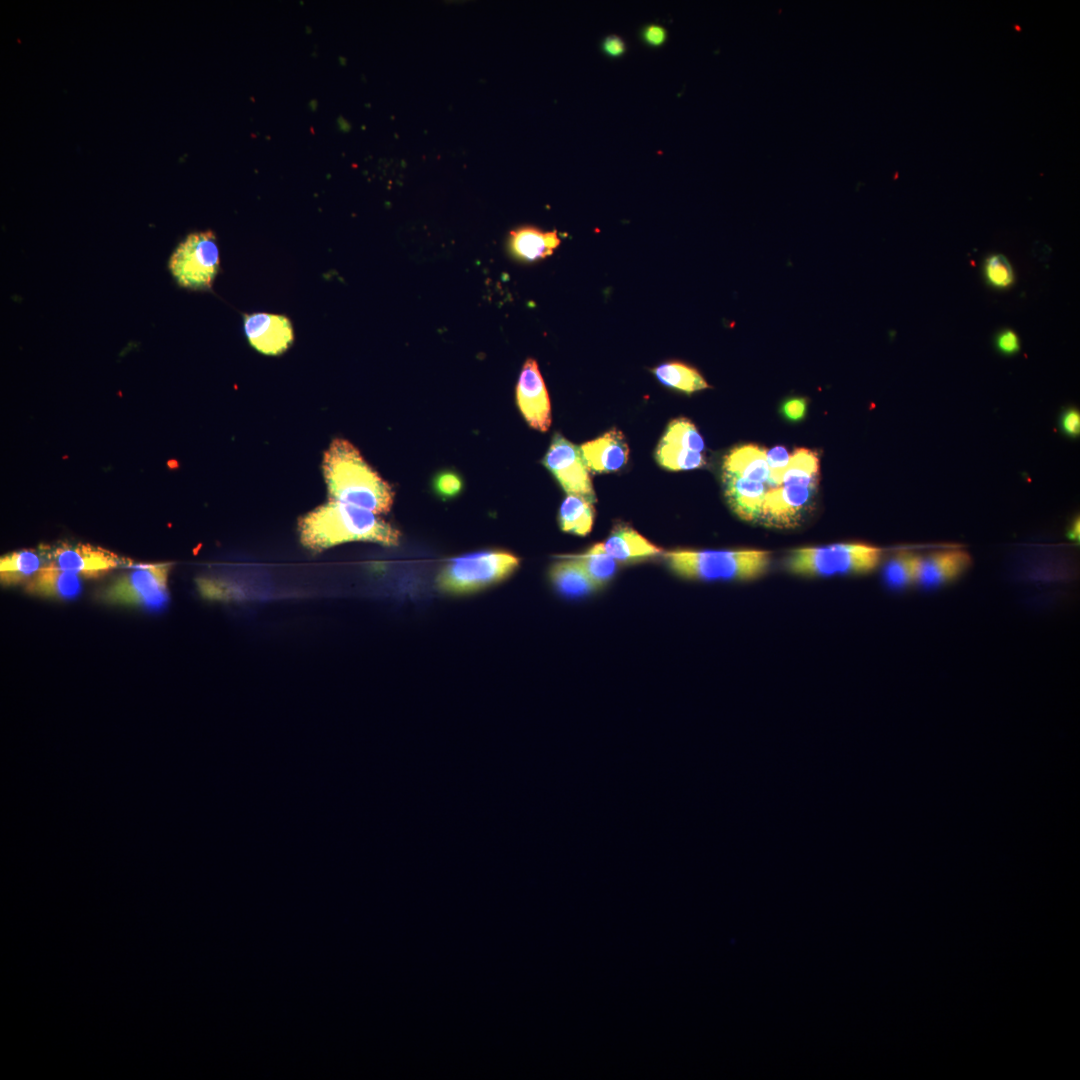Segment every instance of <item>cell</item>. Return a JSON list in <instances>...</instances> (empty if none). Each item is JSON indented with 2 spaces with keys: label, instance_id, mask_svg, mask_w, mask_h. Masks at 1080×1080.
I'll return each instance as SVG.
<instances>
[{
  "label": "cell",
  "instance_id": "34",
  "mask_svg": "<svg viewBox=\"0 0 1080 1080\" xmlns=\"http://www.w3.org/2000/svg\"><path fill=\"white\" fill-rule=\"evenodd\" d=\"M1061 430L1070 437H1076L1080 433V413L1075 408L1067 409L1060 419Z\"/></svg>",
  "mask_w": 1080,
  "mask_h": 1080
},
{
  "label": "cell",
  "instance_id": "5",
  "mask_svg": "<svg viewBox=\"0 0 1080 1080\" xmlns=\"http://www.w3.org/2000/svg\"><path fill=\"white\" fill-rule=\"evenodd\" d=\"M520 561L503 550H483L450 559L436 577L437 588L450 595L482 591L511 576Z\"/></svg>",
  "mask_w": 1080,
  "mask_h": 1080
},
{
  "label": "cell",
  "instance_id": "3",
  "mask_svg": "<svg viewBox=\"0 0 1080 1080\" xmlns=\"http://www.w3.org/2000/svg\"><path fill=\"white\" fill-rule=\"evenodd\" d=\"M677 576L701 581H751L764 576L771 553L764 550H673L663 553Z\"/></svg>",
  "mask_w": 1080,
  "mask_h": 1080
},
{
  "label": "cell",
  "instance_id": "32",
  "mask_svg": "<svg viewBox=\"0 0 1080 1080\" xmlns=\"http://www.w3.org/2000/svg\"><path fill=\"white\" fill-rule=\"evenodd\" d=\"M668 33L665 27L659 24H648L641 30L642 41L650 47H660L665 44Z\"/></svg>",
  "mask_w": 1080,
  "mask_h": 1080
},
{
  "label": "cell",
  "instance_id": "24",
  "mask_svg": "<svg viewBox=\"0 0 1080 1080\" xmlns=\"http://www.w3.org/2000/svg\"><path fill=\"white\" fill-rule=\"evenodd\" d=\"M593 503L584 497L567 495L559 509L561 530L578 536L588 535L594 522Z\"/></svg>",
  "mask_w": 1080,
  "mask_h": 1080
},
{
  "label": "cell",
  "instance_id": "25",
  "mask_svg": "<svg viewBox=\"0 0 1080 1080\" xmlns=\"http://www.w3.org/2000/svg\"><path fill=\"white\" fill-rule=\"evenodd\" d=\"M818 473L819 458L817 453L799 448L789 456L782 483L801 487H816Z\"/></svg>",
  "mask_w": 1080,
  "mask_h": 1080
},
{
  "label": "cell",
  "instance_id": "9",
  "mask_svg": "<svg viewBox=\"0 0 1080 1080\" xmlns=\"http://www.w3.org/2000/svg\"><path fill=\"white\" fill-rule=\"evenodd\" d=\"M704 449V440L696 426L687 418H677L667 426L655 458L667 470H692L706 464Z\"/></svg>",
  "mask_w": 1080,
  "mask_h": 1080
},
{
  "label": "cell",
  "instance_id": "11",
  "mask_svg": "<svg viewBox=\"0 0 1080 1080\" xmlns=\"http://www.w3.org/2000/svg\"><path fill=\"white\" fill-rule=\"evenodd\" d=\"M517 406L532 428L546 432L551 425V404L537 362L528 358L516 385Z\"/></svg>",
  "mask_w": 1080,
  "mask_h": 1080
},
{
  "label": "cell",
  "instance_id": "19",
  "mask_svg": "<svg viewBox=\"0 0 1080 1080\" xmlns=\"http://www.w3.org/2000/svg\"><path fill=\"white\" fill-rule=\"evenodd\" d=\"M557 231L544 232L534 227H521L510 232L509 247L514 257L533 262L551 255L559 246Z\"/></svg>",
  "mask_w": 1080,
  "mask_h": 1080
},
{
  "label": "cell",
  "instance_id": "21",
  "mask_svg": "<svg viewBox=\"0 0 1080 1080\" xmlns=\"http://www.w3.org/2000/svg\"><path fill=\"white\" fill-rule=\"evenodd\" d=\"M723 471L752 481L766 482L769 476L767 452L756 445L736 447L725 456Z\"/></svg>",
  "mask_w": 1080,
  "mask_h": 1080
},
{
  "label": "cell",
  "instance_id": "4",
  "mask_svg": "<svg viewBox=\"0 0 1080 1080\" xmlns=\"http://www.w3.org/2000/svg\"><path fill=\"white\" fill-rule=\"evenodd\" d=\"M882 550L864 543H837L792 550L784 561L788 572L803 577L865 575L874 571Z\"/></svg>",
  "mask_w": 1080,
  "mask_h": 1080
},
{
  "label": "cell",
  "instance_id": "15",
  "mask_svg": "<svg viewBox=\"0 0 1080 1080\" xmlns=\"http://www.w3.org/2000/svg\"><path fill=\"white\" fill-rule=\"evenodd\" d=\"M589 471L608 473L620 470L627 462L629 449L621 431L609 430L580 446Z\"/></svg>",
  "mask_w": 1080,
  "mask_h": 1080
},
{
  "label": "cell",
  "instance_id": "29",
  "mask_svg": "<svg viewBox=\"0 0 1080 1080\" xmlns=\"http://www.w3.org/2000/svg\"><path fill=\"white\" fill-rule=\"evenodd\" d=\"M988 281L996 287H1006L1012 283L1013 272L1008 260L1003 255H992L986 263Z\"/></svg>",
  "mask_w": 1080,
  "mask_h": 1080
},
{
  "label": "cell",
  "instance_id": "27",
  "mask_svg": "<svg viewBox=\"0 0 1080 1080\" xmlns=\"http://www.w3.org/2000/svg\"><path fill=\"white\" fill-rule=\"evenodd\" d=\"M920 556L909 551L898 552L884 565L885 583L893 589H904L916 583Z\"/></svg>",
  "mask_w": 1080,
  "mask_h": 1080
},
{
  "label": "cell",
  "instance_id": "2",
  "mask_svg": "<svg viewBox=\"0 0 1080 1080\" xmlns=\"http://www.w3.org/2000/svg\"><path fill=\"white\" fill-rule=\"evenodd\" d=\"M298 530L301 543L313 551L352 541L396 546L400 538V532L375 513L334 501L302 516Z\"/></svg>",
  "mask_w": 1080,
  "mask_h": 1080
},
{
  "label": "cell",
  "instance_id": "35",
  "mask_svg": "<svg viewBox=\"0 0 1080 1080\" xmlns=\"http://www.w3.org/2000/svg\"><path fill=\"white\" fill-rule=\"evenodd\" d=\"M997 347L1005 354H1013L1020 348L1019 339L1013 331L1005 330L997 337Z\"/></svg>",
  "mask_w": 1080,
  "mask_h": 1080
},
{
  "label": "cell",
  "instance_id": "31",
  "mask_svg": "<svg viewBox=\"0 0 1080 1080\" xmlns=\"http://www.w3.org/2000/svg\"><path fill=\"white\" fill-rule=\"evenodd\" d=\"M807 403V400L803 397L786 399L781 405V412L788 420L799 421L805 416Z\"/></svg>",
  "mask_w": 1080,
  "mask_h": 1080
},
{
  "label": "cell",
  "instance_id": "7",
  "mask_svg": "<svg viewBox=\"0 0 1080 1080\" xmlns=\"http://www.w3.org/2000/svg\"><path fill=\"white\" fill-rule=\"evenodd\" d=\"M169 570L168 564L135 568L111 583L103 591L102 599L111 604L160 610L169 601Z\"/></svg>",
  "mask_w": 1080,
  "mask_h": 1080
},
{
  "label": "cell",
  "instance_id": "14",
  "mask_svg": "<svg viewBox=\"0 0 1080 1080\" xmlns=\"http://www.w3.org/2000/svg\"><path fill=\"white\" fill-rule=\"evenodd\" d=\"M970 554L962 548H944L920 556L916 583L926 588L950 584L971 566Z\"/></svg>",
  "mask_w": 1080,
  "mask_h": 1080
},
{
  "label": "cell",
  "instance_id": "23",
  "mask_svg": "<svg viewBox=\"0 0 1080 1080\" xmlns=\"http://www.w3.org/2000/svg\"><path fill=\"white\" fill-rule=\"evenodd\" d=\"M651 371L664 386L686 394L710 387L696 368L682 362H666L654 367Z\"/></svg>",
  "mask_w": 1080,
  "mask_h": 1080
},
{
  "label": "cell",
  "instance_id": "13",
  "mask_svg": "<svg viewBox=\"0 0 1080 1080\" xmlns=\"http://www.w3.org/2000/svg\"><path fill=\"white\" fill-rule=\"evenodd\" d=\"M244 331L251 346L265 355H279L293 343L290 320L283 315L253 313L244 317Z\"/></svg>",
  "mask_w": 1080,
  "mask_h": 1080
},
{
  "label": "cell",
  "instance_id": "6",
  "mask_svg": "<svg viewBox=\"0 0 1080 1080\" xmlns=\"http://www.w3.org/2000/svg\"><path fill=\"white\" fill-rule=\"evenodd\" d=\"M219 265V250L212 231L187 235L168 262V268L178 285L192 290L211 288Z\"/></svg>",
  "mask_w": 1080,
  "mask_h": 1080
},
{
  "label": "cell",
  "instance_id": "22",
  "mask_svg": "<svg viewBox=\"0 0 1080 1080\" xmlns=\"http://www.w3.org/2000/svg\"><path fill=\"white\" fill-rule=\"evenodd\" d=\"M49 563L47 551L21 550L9 553L0 560V579L4 585L28 582Z\"/></svg>",
  "mask_w": 1080,
  "mask_h": 1080
},
{
  "label": "cell",
  "instance_id": "33",
  "mask_svg": "<svg viewBox=\"0 0 1080 1080\" xmlns=\"http://www.w3.org/2000/svg\"><path fill=\"white\" fill-rule=\"evenodd\" d=\"M626 49V43L619 35H608L601 42L602 52L610 58L623 56Z\"/></svg>",
  "mask_w": 1080,
  "mask_h": 1080
},
{
  "label": "cell",
  "instance_id": "8",
  "mask_svg": "<svg viewBox=\"0 0 1080 1080\" xmlns=\"http://www.w3.org/2000/svg\"><path fill=\"white\" fill-rule=\"evenodd\" d=\"M568 495L596 501L589 469L580 447L555 433L542 461Z\"/></svg>",
  "mask_w": 1080,
  "mask_h": 1080
},
{
  "label": "cell",
  "instance_id": "20",
  "mask_svg": "<svg viewBox=\"0 0 1080 1080\" xmlns=\"http://www.w3.org/2000/svg\"><path fill=\"white\" fill-rule=\"evenodd\" d=\"M549 578L554 589L567 598L583 597L598 589L571 556L554 562L549 570Z\"/></svg>",
  "mask_w": 1080,
  "mask_h": 1080
},
{
  "label": "cell",
  "instance_id": "26",
  "mask_svg": "<svg viewBox=\"0 0 1080 1080\" xmlns=\"http://www.w3.org/2000/svg\"><path fill=\"white\" fill-rule=\"evenodd\" d=\"M598 589L607 584L617 571V561L609 556L602 543H596L585 553L571 555Z\"/></svg>",
  "mask_w": 1080,
  "mask_h": 1080
},
{
  "label": "cell",
  "instance_id": "18",
  "mask_svg": "<svg viewBox=\"0 0 1080 1080\" xmlns=\"http://www.w3.org/2000/svg\"><path fill=\"white\" fill-rule=\"evenodd\" d=\"M26 590L39 596L70 600L81 593V577L48 563L26 582Z\"/></svg>",
  "mask_w": 1080,
  "mask_h": 1080
},
{
  "label": "cell",
  "instance_id": "12",
  "mask_svg": "<svg viewBox=\"0 0 1080 1080\" xmlns=\"http://www.w3.org/2000/svg\"><path fill=\"white\" fill-rule=\"evenodd\" d=\"M814 489L794 485L772 487L765 494L759 521L779 529L796 527L810 505Z\"/></svg>",
  "mask_w": 1080,
  "mask_h": 1080
},
{
  "label": "cell",
  "instance_id": "17",
  "mask_svg": "<svg viewBox=\"0 0 1080 1080\" xmlns=\"http://www.w3.org/2000/svg\"><path fill=\"white\" fill-rule=\"evenodd\" d=\"M602 545L609 556L622 563L642 561L663 553L662 549L626 524L615 526Z\"/></svg>",
  "mask_w": 1080,
  "mask_h": 1080
},
{
  "label": "cell",
  "instance_id": "28",
  "mask_svg": "<svg viewBox=\"0 0 1080 1080\" xmlns=\"http://www.w3.org/2000/svg\"><path fill=\"white\" fill-rule=\"evenodd\" d=\"M432 489L438 497L444 500L454 498L461 493L463 480L455 471H440L432 480Z\"/></svg>",
  "mask_w": 1080,
  "mask_h": 1080
},
{
  "label": "cell",
  "instance_id": "10",
  "mask_svg": "<svg viewBox=\"0 0 1080 1080\" xmlns=\"http://www.w3.org/2000/svg\"><path fill=\"white\" fill-rule=\"evenodd\" d=\"M47 557L49 564L86 578L103 576L124 563L117 554L91 544H62L47 550Z\"/></svg>",
  "mask_w": 1080,
  "mask_h": 1080
},
{
  "label": "cell",
  "instance_id": "30",
  "mask_svg": "<svg viewBox=\"0 0 1080 1080\" xmlns=\"http://www.w3.org/2000/svg\"><path fill=\"white\" fill-rule=\"evenodd\" d=\"M789 454L783 446H775L767 452L769 467L768 484L772 487L780 486L783 482L784 470L789 461Z\"/></svg>",
  "mask_w": 1080,
  "mask_h": 1080
},
{
  "label": "cell",
  "instance_id": "1",
  "mask_svg": "<svg viewBox=\"0 0 1080 1080\" xmlns=\"http://www.w3.org/2000/svg\"><path fill=\"white\" fill-rule=\"evenodd\" d=\"M322 471L329 501L354 505L375 514L390 511L394 492L344 439H335L324 453Z\"/></svg>",
  "mask_w": 1080,
  "mask_h": 1080
},
{
  "label": "cell",
  "instance_id": "36",
  "mask_svg": "<svg viewBox=\"0 0 1080 1080\" xmlns=\"http://www.w3.org/2000/svg\"><path fill=\"white\" fill-rule=\"evenodd\" d=\"M1067 536L1073 541H1079V519H1075L1068 530Z\"/></svg>",
  "mask_w": 1080,
  "mask_h": 1080
},
{
  "label": "cell",
  "instance_id": "16",
  "mask_svg": "<svg viewBox=\"0 0 1080 1080\" xmlns=\"http://www.w3.org/2000/svg\"><path fill=\"white\" fill-rule=\"evenodd\" d=\"M722 482L725 497L732 511L745 521H759L766 494L763 483L725 471L722 473Z\"/></svg>",
  "mask_w": 1080,
  "mask_h": 1080
}]
</instances>
